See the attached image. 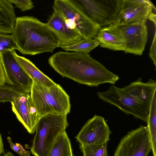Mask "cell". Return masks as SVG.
Segmentation results:
<instances>
[{
  "label": "cell",
  "instance_id": "obj_1",
  "mask_svg": "<svg viewBox=\"0 0 156 156\" xmlns=\"http://www.w3.org/2000/svg\"><path fill=\"white\" fill-rule=\"evenodd\" d=\"M48 62L62 76L89 86L105 83L114 85L119 79L118 75L88 53L59 51L49 57Z\"/></svg>",
  "mask_w": 156,
  "mask_h": 156
},
{
  "label": "cell",
  "instance_id": "obj_2",
  "mask_svg": "<svg viewBox=\"0 0 156 156\" xmlns=\"http://www.w3.org/2000/svg\"><path fill=\"white\" fill-rule=\"evenodd\" d=\"M156 92V82L152 79L144 83L141 78L122 88L112 85L107 90L98 92L102 100L112 105L127 115L146 122L152 100Z\"/></svg>",
  "mask_w": 156,
  "mask_h": 156
},
{
  "label": "cell",
  "instance_id": "obj_3",
  "mask_svg": "<svg viewBox=\"0 0 156 156\" xmlns=\"http://www.w3.org/2000/svg\"><path fill=\"white\" fill-rule=\"evenodd\" d=\"M13 35L17 50L24 55L52 53L58 47L57 37L46 23L33 16L16 17Z\"/></svg>",
  "mask_w": 156,
  "mask_h": 156
},
{
  "label": "cell",
  "instance_id": "obj_4",
  "mask_svg": "<svg viewBox=\"0 0 156 156\" xmlns=\"http://www.w3.org/2000/svg\"><path fill=\"white\" fill-rule=\"evenodd\" d=\"M33 81L30 94L40 118L48 114L67 115L70 112L69 96L60 85L48 87Z\"/></svg>",
  "mask_w": 156,
  "mask_h": 156
},
{
  "label": "cell",
  "instance_id": "obj_5",
  "mask_svg": "<svg viewBox=\"0 0 156 156\" xmlns=\"http://www.w3.org/2000/svg\"><path fill=\"white\" fill-rule=\"evenodd\" d=\"M69 126L67 115L50 114L41 117L30 148L34 156H48L59 135Z\"/></svg>",
  "mask_w": 156,
  "mask_h": 156
},
{
  "label": "cell",
  "instance_id": "obj_6",
  "mask_svg": "<svg viewBox=\"0 0 156 156\" xmlns=\"http://www.w3.org/2000/svg\"><path fill=\"white\" fill-rule=\"evenodd\" d=\"M52 8L62 17L68 28L78 32L84 39L94 38L101 28L76 0H55Z\"/></svg>",
  "mask_w": 156,
  "mask_h": 156
},
{
  "label": "cell",
  "instance_id": "obj_7",
  "mask_svg": "<svg viewBox=\"0 0 156 156\" xmlns=\"http://www.w3.org/2000/svg\"><path fill=\"white\" fill-rule=\"evenodd\" d=\"M15 50L0 51V61L5 75L6 84L24 94H30L33 80L20 65Z\"/></svg>",
  "mask_w": 156,
  "mask_h": 156
},
{
  "label": "cell",
  "instance_id": "obj_8",
  "mask_svg": "<svg viewBox=\"0 0 156 156\" xmlns=\"http://www.w3.org/2000/svg\"><path fill=\"white\" fill-rule=\"evenodd\" d=\"M151 151V144L147 128L140 126L128 132L121 139L114 156H148Z\"/></svg>",
  "mask_w": 156,
  "mask_h": 156
},
{
  "label": "cell",
  "instance_id": "obj_9",
  "mask_svg": "<svg viewBox=\"0 0 156 156\" xmlns=\"http://www.w3.org/2000/svg\"><path fill=\"white\" fill-rule=\"evenodd\" d=\"M87 15L101 27L114 23L122 0H76Z\"/></svg>",
  "mask_w": 156,
  "mask_h": 156
},
{
  "label": "cell",
  "instance_id": "obj_10",
  "mask_svg": "<svg viewBox=\"0 0 156 156\" xmlns=\"http://www.w3.org/2000/svg\"><path fill=\"white\" fill-rule=\"evenodd\" d=\"M146 23L122 24L115 22L110 24L123 40L125 53L142 55L148 38Z\"/></svg>",
  "mask_w": 156,
  "mask_h": 156
},
{
  "label": "cell",
  "instance_id": "obj_11",
  "mask_svg": "<svg viewBox=\"0 0 156 156\" xmlns=\"http://www.w3.org/2000/svg\"><path fill=\"white\" fill-rule=\"evenodd\" d=\"M112 133L102 116L95 115L87 120L75 138L80 145L108 143Z\"/></svg>",
  "mask_w": 156,
  "mask_h": 156
},
{
  "label": "cell",
  "instance_id": "obj_12",
  "mask_svg": "<svg viewBox=\"0 0 156 156\" xmlns=\"http://www.w3.org/2000/svg\"><path fill=\"white\" fill-rule=\"evenodd\" d=\"M153 9L156 11L155 6L149 0H122L115 22L122 24L146 23Z\"/></svg>",
  "mask_w": 156,
  "mask_h": 156
},
{
  "label": "cell",
  "instance_id": "obj_13",
  "mask_svg": "<svg viewBox=\"0 0 156 156\" xmlns=\"http://www.w3.org/2000/svg\"><path fill=\"white\" fill-rule=\"evenodd\" d=\"M46 23L56 35L58 47L71 45L84 39L78 32L68 28L62 17L55 12L53 11Z\"/></svg>",
  "mask_w": 156,
  "mask_h": 156
},
{
  "label": "cell",
  "instance_id": "obj_14",
  "mask_svg": "<svg viewBox=\"0 0 156 156\" xmlns=\"http://www.w3.org/2000/svg\"><path fill=\"white\" fill-rule=\"evenodd\" d=\"M94 38L99 42L101 47L115 51H125L123 40L111 25L101 28Z\"/></svg>",
  "mask_w": 156,
  "mask_h": 156
},
{
  "label": "cell",
  "instance_id": "obj_15",
  "mask_svg": "<svg viewBox=\"0 0 156 156\" xmlns=\"http://www.w3.org/2000/svg\"><path fill=\"white\" fill-rule=\"evenodd\" d=\"M16 17L9 0H0V34L13 33Z\"/></svg>",
  "mask_w": 156,
  "mask_h": 156
},
{
  "label": "cell",
  "instance_id": "obj_16",
  "mask_svg": "<svg viewBox=\"0 0 156 156\" xmlns=\"http://www.w3.org/2000/svg\"><path fill=\"white\" fill-rule=\"evenodd\" d=\"M28 94H24L14 99L11 102L13 112L18 120L23 125L28 132L32 134L34 132L31 124L27 105Z\"/></svg>",
  "mask_w": 156,
  "mask_h": 156
},
{
  "label": "cell",
  "instance_id": "obj_17",
  "mask_svg": "<svg viewBox=\"0 0 156 156\" xmlns=\"http://www.w3.org/2000/svg\"><path fill=\"white\" fill-rule=\"evenodd\" d=\"M18 61L33 80L37 81L48 87L52 86L56 83L40 70L29 59L15 53Z\"/></svg>",
  "mask_w": 156,
  "mask_h": 156
},
{
  "label": "cell",
  "instance_id": "obj_18",
  "mask_svg": "<svg viewBox=\"0 0 156 156\" xmlns=\"http://www.w3.org/2000/svg\"><path fill=\"white\" fill-rule=\"evenodd\" d=\"M48 156H73L70 140L66 130L56 138Z\"/></svg>",
  "mask_w": 156,
  "mask_h": 156
},
{
  "label": "cell",
  "instance_id": "obj_19",
  "mask_svg": "<svg viewBox=\"0 0 156 156\" xmlns=\"http://www.w3.org/2000/svg\"><path fill=\"white\" fill-rule=\"evenodd\" d=\"M147 123L153 156H156V92L152 100Z\"/></svg>",
  "mask_w": 156,
  "mask_h": 156
},
{
  "label": "cell",
  "instance_id": "obj_20",
  "mask_svg": "<svg viewBox=\"0 0 156 156\" xmlns=\"http://www.w3.org/2000/svg\"><path fill=\"white\" fill-rule=\"evenodd\" d=\"M100 45L99 42L94 38L83 39L75 44L61 47L64 50L88 53Z\"/></svg>",
  "mask_w": 156,
  "mask_h": 156
},
{
  "label": "cell",
  "instance_id": "obj_21",
  "mask_svg": "<svg viewBox=\"0 0 156 156\" xmlns=\"http://www.w3.org/2000/svg\"><path fill=\"white\" fill-rule=\"evenodd\" d=\"M107 144L80 145L83 156H108Z\"/></svg>",
  "mask_w": 156,
  "mask_h": 156
},
{
  "label": "cell",
  "instance_id": "obj_22",
  "mask_svg": "<svg viewBox=\"0 0 156 156\" xmlns=\"http://www.w3.org/2000/svg\"><path fill=\"white\" fill-rule=\"evenodd\" d=\"M10 86L5 84L0 86V103L11 102L14 99L24 94Z\"/></svg>",
  "mask_w": 156,
  "mask_h": 156
},
{
  "label": "cell",
  "instance_id": "obj_23",
  "mask_svg": "<svg viewBox=\"0 0 156 156\" xmlns=\"http://www.w3.org/2000/svg\"><path fill=\"white\" fill-rule=\"evenodd\" d=\"M15 49L17 47L13 35L0 34V51Z\"/></svg>",
  "mask_w": 156,
  "mask_h": 156
},
{
  "label": "cell",
  "instance_id": "obj_24",
  "mask_svg": "<svg viewBox=\"0 0 156 156\" xmlns=\"http://www.w3.org/2000/svg\"><path fill=\"white\" fill-rule=\"evenodd\" d=\"M27 105L29 115L33 130L35 132L37 124L40 119L30 94L27 97Z\"/></svg>",
  "mask_w": 156,
  "mask_h": 156
},
{
  "label": "cell",
  "instance_id": "obj_25",
  "mask_svg": "<svg viewBox=\"0 0 156 156\" xmlns=\"http://www.w3.org/2000/svg\"><path fill=\"white\" fill-rule=\"evenodd\" d=\"M15 7L19 8L22 12L32 9L34 7V3L30 0H9Z\"/></svg>",
  "mask_w": 156,
  "mask_h": 156
},
{
  "label": "cell",
  "instance_id": "obj_26",
  "mask_svg": "<svg viewBox=\"0 0 156 156\" xmlns=\"http://www.w3.org/2000/svg\"><path fill=\"white\" fill-rule=\"evenodd\" d=\"M154 38L149 52V56L153 62L155 69L156 68V28Z\"/></svg>",
  "mask_w": 156,
  "mask_h": 156
},
{
  "label": "cell",
  "instance_id": "obj_27",
  "mask_svg": "<svg viewBox=\"0 0 156 156\" xmlns=\"http://www.w3.org/2000/svg\"><path fill=\"white\" fill-rule=\"evenodd\" d=\"M7 140L11 149L18 153L20 156H23L19 148L12 142L11 138L9 136L8 137Z\"/></svg>",
  "mask_w": 156,
  "mask_h": 156
},
{
  "label": "cell",
  "instance_id": "obj_28",
  "mask_svg": "<svg viewBox=\"0 0 156 156\" xmlns=\"http://www.w3.org/2000/svg\"><path fill=\"white\" fill-rule=\"evenodd\" d=\"M16 145L19 148L23 156H30V152L29 151L25 150L20 144L16 143Z\"/></svg>",
  "mask_w": 156,
  "mask_h": 156
},
{
  "label": "cell",
  "instance_id": "obj_29",
  "mask_svg": "<svg viewBox=\"0 0 156 156\" xmlns=\"http://www.w3.org/2000/svg\"><path fill=\"white\" fill-rule=\"evenodd\" d=\"M148 19L152 21L154 24L155 27H156V15L153 12H151L148 17Z\"/></svg>",
  "mask_w": 156,
  "mask_h": 156
},
{
  "label": "cell",
  "instance_id": "obj_30",
  "mask_svg": "<svg viewBox=\"0 0 156 156\" xmlns=\"http://www.w3.org/2000/svg\"><path fill=\"white\" fill-rule=\"evenodd\" d=\"M4 153V150L2 139L0 132V156L2 154Z\"/></svg>",
  "mask_w": 156,
  "mask_h": 156
},
{
  "label": "cell",
  "instance_id": "obj_31",
  "mask_svg": "<svg viewBox=\"0 0 156 156\" xmlns=\"http://www.w3.org/2000/svg\"><path fill=\"white\" fill-rule=\"evenodd\" d=\"M4 76V72L0 61V85L3 80Z\"/></svg>",
  "mask_w": 156,
  "mask_h": 156
},
{
  "label": "cell",
  "instance_id": "obj_32",
  "mask_svg": "<svg viewBox=\"0 0 156 156\" xmlns=\"http://www.w3.org/2000/svg\"><path fill=\"white\" fill-rule=\"evenodd\" d=\"M2 156H15L10 151H8L7 152L4 153Z\"/></svg>",
  "mask_w": 156,
  "mask_h": 156
}]
</instances>
